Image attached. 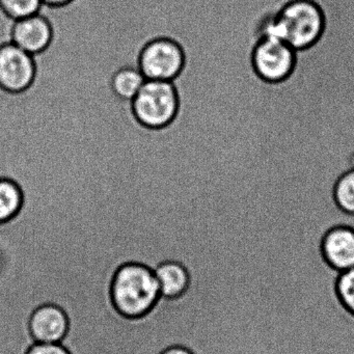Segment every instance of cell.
<instances>
[{
  "instance_id": "cell-6",
  "label": "cell",
  "mask_w": 354,
  "mask_h": 354,
  "mask_svg": "<svg viewBox=\"0 0 354 354\" xmlns=\"http://www.w3.org/2000/svg\"><path fill=\"white\" fill-rule=\"evenodd\" d=\"M36 74L35 57L10 41L0 44V90L9 94L26 92Z\"/></svg>"
},
{
  "instance_id": "cell-15",
  "label": "cell",
  "mask_w": 354,
  "mask_h": 354,
  "mask_svg": "<svg viewBox=\"0 0 354 354\" xmlns=\"http://www.w3.org/2000/svg\"><path fill=\"white\" fill-rule=\"evenodd\" d=\"M337 291L343 306L354 315V268L341 272Z\"/></svg>"
},
{
  "instance_id": "cell-7",
  "label": "cell",
  "mask_w": 354,
  "mask_h": 354,
  "mask_svg": "<svg viewBox=\"0 0 354 354\" xmlns=\"http://www.w3.org/2000/svg\"><path fill=\"white\" fill-rule=\"evenodd\" d=\"M53 39V26L40 13L16 20L10 32V41L32 57L44 53L50 46Z\"/></svg>"
},
{
  "instance_id": "cell-10",
  "label": "cell",
  "mask_w": 354,
  "mask_h": 354,
  "mask_svg": "<svg viewBox=\"0 0 354 354\" xmlns=\"http://www.w3.org/2000/svg\"><path fill=\"white\" fill-rule=\"evenodd\" d=\"M161 295L176 298L182 295L189 285V275L183 265L174 261L161 263L154 270Z\"/></svg>"
},
{
  "instance_id": "cell-4",
  "label": "cell",
  "mask_w": 354,
  "mask_h": 354,
  "mask_svg": "<svg viewBox=\"0 0 354 354\" xmlns=\"http://www.w3.org/2000/svg\"><path fill=\"white\" fill-rule=\"evenodd\" d=\"M185 64L181 45L169 37H158L145 44L138 55V67L147 80L174 82Z\"/></svg>"
},
{
  "instance_id": "cell-14",
  "label": "cell",
  "mask_w": 354,
  "mask_h": 354,
  "mask_svg": "<svg viewBox=\"0 0 354 354\" xmlns=\"http://www.w3.org/2000/svg\"><path fill=\"white\" fill-rule=\"evenodd\" d=\"M335 201L342 211L354 215V169L343 174L337 180L335 186Z\"/></svg>"
},
{
  "instance_id": "cell-8",
  "label": "cell",
  "mask_w": 354,
  "mask_h": 354,
  "mask_svg": "<svg viewBox=\"0 0 354 354\" xmlns=\"http://www.w3.org/2000/svg\"><path fill=\"white\" fill-rule=\"evenodd\" d=\"M68 317L59 306H39L30 319V331L35 343L59 344L67 335Z\"/></svg>"
},
{
  "instance_id": "cell-13",
  "label": "cell",
  "mask_w": 354,
  "mask_h": 354,
  "mask_svg": "<svg viewBox=\"0 0 354 354\" xmlns=\"http://www.w3.org/2000/svg\"><path fill=\"white\" fill-rule=\"evenodd\" d=\"M42 6V0H0V10L13 21L39 14Z\"/></svg>"
},
{
  "instance_id": "cell-16",
  "label": "cell",
  "mask_w": 354,
  "mask_h": 354,
  "mask_svg": "<svg viewBox=\"0 0 354 354\" xmlns=\"http://www.w3.org/2000/svg\"><path fill=\"white\" fill-rule=\"evenodd\" d=\"M26 354H70L62 344L35 343Z\"/></svg>"
},
{
  "instance_id": "cell-18",
  "label": "cell",
  "mask_w": 354,
  "mask_h": 354,
  "mask_svg": "<svg viewBox=\"0 0 354 354\" xmlns=\"http://www.w3.org/2000/svg\"><path fill=\"white\" fill-rule=\"evenodd\" d=\"M161 354H194L187 348L181 347V346H173L165 350Z\"/></svg>"
},
{
  "instance_id": "cell-17",
  "label": "cell",
  "mask_w": 354,
  "mask_h": 354,
  "mask_svg": "<svg viewBox=\"0 0 354 354\" xmlns=\"http://www.w3.org/2000/svg\"><path fill=\"white\" fill-rule=\"evenodd\" d=\"M73 0H42V3L46 7L59 8L69 5Z\"/></svg>"
},
{
  "instance_id": "cell-2",
  "label": "cell",
  "mask_w": 354,
  "mask_h": 354,
  "mask_svg": "<svg viewBox=\"0 0 354 354\" xmlns=\"http://www.w3.org/2000/svg\"><path fill=\"white\" fill-rule=\"evenodd\" d=\"M111 293L115 310L128 318L144 316L161 295L154 271L138 263H128L118 269Z\"/></svg>"
},
{
  "instance_id": "cell-3",
  "label": "cell",
  "mask_w": 354,
  "mask_h": 354,
  "mask_svg": "<svg viewBox=\"0 0 354 354\" xmlns=\"http://www.w3.org/2000/svg\"><path fill=\"white\" fill-rule=\"evenodd\" d=\"M136 121L149 129H161L171 124L179 111V96L173 82L146 80L131 101Z\"/></svg>"
},
{
  "instance_id": "cell-11",
  "label": "cell",
  "mask_w": 354,
  "mask_h": 354,
  "mask_svg": "<svg viewBox=\"0 0 354 354\" xmlns=\"http://www.w3.org/2000/svg\"><path fill=\"white\" fill-rule=\"evenodd\" d=\"M146 80L138 66H123L111 75V90L120 100L131 102Z\"/></svg>"
},
{
  "instance_id": "cell-1",
  "label": "cell",
  "mask_w": 354,
  "mask_h": 354,
  "mask_svg": "<svg viewBox=\"0 0 354 354\" xmlns=\"http://www.w3.org/2000/svg\"><path fill=\"white\" fill-rule=\"evenodd\" d=\"M323 28L324 17L316 3L310 0H294L265 22L261 30V38H277L287 43L294 50H301L319 40Z\"/></svg>"
},
{
  "instance_id": "cell-9",
  "label": "cell",
  "mask_w": 354,
  "mask_h": 354,
  "mask_svg": "<svg viewBox=\"0 0 354 354\" xmlns=\"http://www.w3.org/2000/svg\"><path fill=\"white\" fill-rule=\"evenodd\" d=\"M322 252L327 263L339 272L354 268V230L337 227L327 232Z\"/></svg>"
},
{
  "instance_id": "cell-5",
  "label": "cell",
  "mask_w": 354,
  "mask_h": 354,
  "mask_svg": "<svg viewBox=\"0 0 354 354\" xmlns=\"http://www.w3.org/2000/svg\"><path fill=\"white\" fill-rule=\"evenodd\" d=\"M296 50L283 41L262 37L252 51V66L261 80L279 82L289 77L295 65Z\"/></svg>"
},
{
  "instance_id": "cell-12",
  "label": "cell",
  "mask_w": 354,
  "mask_h": 354,
  "mask_svg": "<svg viewBox=\"0 0 354 354\" xmlns=\"http://www.w3.org/2000/svg\"><path fill=\"white\" fill-rule=\"evenodd\" d=\"M24 194L18 182L0 177V225L13 221L24 207Z\"/></svg>"
}]
</instances>
